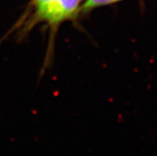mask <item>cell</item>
I'll list each match as a JSON object with an SVG mask.
<instances>
[{"label":"cell","instance_id":"7a4b0ae2","mask_svg":"<svg viewBox=\"0 0 157 156\" xmlns=\"http://www.w3.org/2000/svg\"><path fill=\"white\" fill-rule=\"evenodd\" d=\"M119 1H121V0H86L84 5L82 6V10L83 11H89L94 8L106 6V5L114 3Z\"/></svg>","mask_w":157,"mask_h":156},{"label":"cell","instance_id":"6da1fadb","mask_svg":"<svg viewBox=\"0 0 157 156\" xmlns=\"http://www.w3.org/2000/svg\"><path fill=\"white\" fill-rule=\"evenodd\" d=\"M82 0H34L35 15L39 21L50 25L71 18L75 14Z\"/></svg>","mask_w":157,"mask_h":156}]
</instances>
